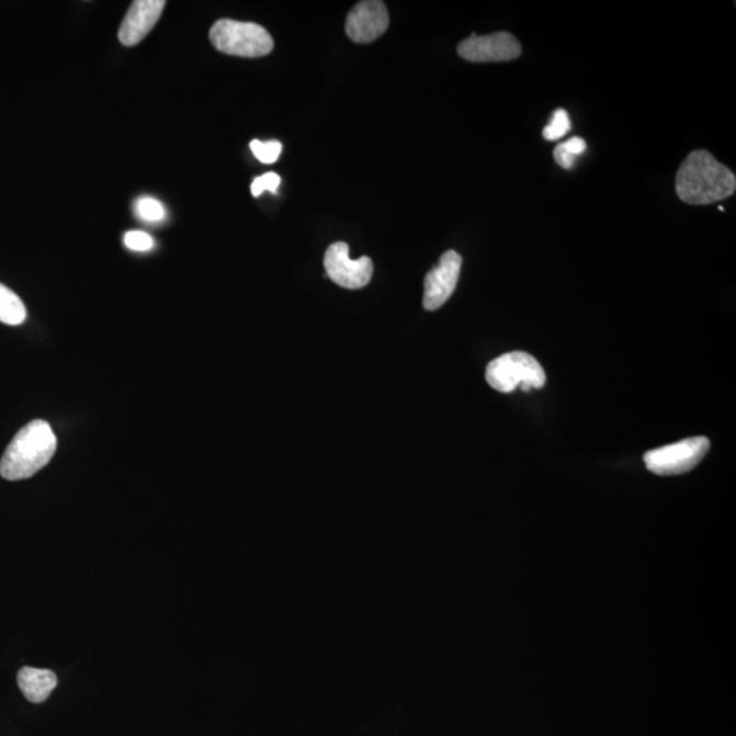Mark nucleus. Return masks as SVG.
<instances>
[{
  "mask_svg": "<svg viewBox=\"0 0 736 736\" xmlns=\"http://www.w3.org/2000/svg\"><path fill=\"white\" fill-rule=\"evenodd\" d=\"M735 190V173L707 150L691 151L679 167L676 191L684 204H715L733 196Z\"/></svg>",
  "mask_w": 736,
  "mask_h": 736,
  "instance_id": "nucleus-1",
  "label": "nucleus"
},
{
  "mask_svg": "<svg viewBox=\"0 0 736 736\" xmlns=\"http://www.w3.org/2000/svg\"><path fill=\"white\" fill-rule=\"evenodd\" d=\"M56 452V437L44 420H33L16 432L0 460V475L5 480L30 479L42 471Z\"/></svg>",
  "mask_w": 736,
  "mask_h": 736,
  "instance_id": "nucleus-2",
  "label": "nucleus"
},
{
  "mask_svg": "<svg viewBox=\"0 0 736 736\" xmlns=\"http://www.w3.org/2000/svg\"><path fill=\"white\" fill-rule=\"evenodd\" d=\"M210 37L213 46L220 53L241 58H262L274 48L271 33L252 22L217 21L212 26Z\"/></svg>",
  "mask_w": 736,
  "mask_h": 736,
  "instance_id": "nucleus-3",
  "label": "nucleus"
},
{
  "mask_svg": "<svg viewBox=\"0 0 736 736\" xmlns=\"http://www.w3.org/2000/svg\"><path fill=\"white\" fill-rule=\"evenodd\" d=\"M487 384L501 393H511L521 386L524 392L532 387L541 389L546 385L547 376L542 364L525 352L505 353L488 364Z\"/></svg>",
  "mask_w": 736,
  "mask_h": 736,
  "instance_id": "nucleus-4",
  "label": "nucleus"
},
{
  "mask_svg": "<svg viewBox=\"0 0 736 736\" xmlns=\"http://www.w3.org/2000/svg\"><path fill=\"white\" fill-rule=\"evenodd\" d=\"M706 437H693L645 453L646 468L660 476L687 474L695 468L710 451Z\"/></svg>",
  "mask_w": 736,
  "mask_h": 736,
  "instance_id": "nucleus-5",
  "label": "nucleus"
},
{
  "mask_svg": "<svg viewBox=\"0 0 736 736\" xmlns=\"http://www.w3.org/2000/svg\"><path fill=\"white\" fill-rule=\"evenodd\" d=\"M324 267L329 279L347 290L364 288L374 273L373 261L369 257L352 261L350 247L342 241H337L326 250Z\"/></svg>",
  "mask_w": 736,
  "mask_h": 736,
  "instance_id": "nucleus-6",
  "label": "nucleus"
},
{
  "mask_svg": "<svg viewBox=\"0 0 736 736\" xmlns=\"http://www.w3.org/2000/svg\"><path fill=\"white\" fill-rule=\"evenodd\" d=\"M522 47L509 32H497L492 35L476 36L475 33L457 47L461 58L472 64H499L519 58Z\"/></svg>",
  "mask_w": 736,
  "mask_h": 736,
  "instance_id": "nucleus-7",
  "label": "nucleus"
},
{
  "mask_svg": "<svg viewBox=\"0 0 736 736\" xmlns=\"http://www.w3.org/2000/svg\"><path fill=\"white\" fill-rule=\"evenodd\" d=\"M463 258L457 251L449 250L441 257L440 263L431 269L424 280L423 307L434 312L445 305L456 290Z\"/></svg>",
  "mask_w": 736,
  "mask_h": 736,
  "instance_id": "nucleus-8",
  "label": "nucleus"
},
{
  "mask_svg": "<svg viewBox=\"0 0 736 736\" xmlns=\"http://www.w3.org/2000/svg\"><path fill=\"white\" fill-rule=\"evenodd\" d=\"M389 13L384 2L366 0V2L353 5L351 13L347 16L346 32L352 42L373 43L384 35L389 27Z\"/></svg>",
  "mask_w": 736,
  "mask_h": 736,
  "instance_id": "nucleus-9",
  "label": "nucleus"
},
{
  "mask_svg": "<svg viewBox=\"0 0 736 736\" xmlns=\"http://www.w3.org/2000/svg\"><path fill=\"white\" fill-rule=\"evenodd\" d=\"M166 4L165 0H137V2H134L122 22L120 33H117L123 46L134 47L143 42L159 22Z\"/></svg>",
  "mask_w": 736,
  "mask_h": 736,
  "instance_id": "nucleus-10",
  "label": "nucleus"
},
{
  "mask_svg": "<svg viewBox=\"0 0 736 736\" xmlns=\"http://www.w3.org/2000/svg\"><path fill=\"white\" fill-rule=\"evenodd\" d=\"M16 681L25 699L35 704L46 701L58 684L55 672L33 667L21 668Z\"/></svg>",
  "mask_w": 736,
  "mask_h": 736,
  "instance_id": "nucleus-11",
  "label": "nucleus"
},
{
  "mask_svg": "<svg viewBox=\"0 0 736 736\" xmlns=\"http://www.w3.org/2000/svg\"><path fill=\"white\" fill-rule=\"evenodd\" d=\"M26 319V307L21 297L0 283V322L15 326Z\"/></svg>",
  "mask_w": 736,
  "mask_h": 736,
  "instance_id": "nucleus-12",
  "label": "nucleus"
},
{
  "mask_svg": "<svg viewBox=\"0 0 736 736\" xmlns=\"http://www.w3.org/2000/svg\"><path fill=\"white\" fill-rule=\"evenodd\" d=\"M571 123L569 114L565 110H556L552 121L543 128V138L546 140H556L565 137L570 132Z\"/></svg>",
  "mask_w": 736,
  "mask_h": 736,
  "instance_id": "nucleus-13",
  "label": "nucleus"
},
{
  "mask_svg": "<svg viewBox=\"0 0 736 736\" xmlns=\"http://www.w3.org/2000/svg\"><path fill=\"white\" fill-rule=\"evenodd\" d=\"M250 149L263 165H273V162L278 161L281 151H283V145L276 139L269 140V143H262L260 139H254L251 140Z\"/></svg>",
  "mask_w": 736,
  "mask_h": 736,
  "instance_id": "nucleus-14",
  "label": "nucleus"
},
{
  "mask_svg": "<svg viewBox=\"0 0 736 736\" xmlns=\"http://www.w3.org/2000/svg\"><path fill=\"white\" fill-rule=\"evenodd\" d=\"M138 216L146 222H160L166 216L165 207L154 199H143L137 205Z\"/></svg>",
  "mask_w": 736,
  "mask_h": 736,
  "instance_id": "nucleus-15",
  "label": "nucleus"
},
{
  "mask_svg": "<svg viewBox=\"0 0 736 736\" xmlns=\"http://www.w3.org/2000/svg\"><path fill=\"white\" fill-rule=\"evenodd\" d=\"M281 183V178L278 173L269 172L265 175L256 178L254 182L251 184V193L254 196H260L263 191H271V193H278L279 185Z\"/></svg>",
  "mask_w": 736,
  "mask_h": 736,
  "instance_id": "nucleus-16",
  "label": "nucleus"
},
{
  "mask_svg": "<svg viewBox=\"0 0 736 736\" xmlns=\"http://www.w3.org/2000/svg\"><path fill=\"white\" fill-rule=\"evenodd\" d=\"M125 245L134 251H148L154 247V239L148 234L132 230L125 236Z\"/></svg>",
  "mask_w": 736,
  "mask_h": 736,
  "instance_id": "nucleus-17",
  "label": "nucleus"
},
{
  "mask_svg": "<svg viewBox=\"0 0 736 736\" xmlns=\"http://www.w3.org/2000/svg\"><path fill=\"white\" fill-rule=\"evenodd\" d=\"M554 160L556 165L565 168V170H571L576 165L577 157L570 155L561 144L554 149Z\"/></svg>",
  "mask_w": 736,
  "mask_h": 736,
  "instance_id": "nucleus-18",
  "label": "nucleus"
},
{
  "mask_svg": "<svg viewBox=\"0 0 736 736\" xmlns=\"http://www.w3.org/2000/svg\"><path fill=\"white\" fill-rule=\"evenodd\" d=\"M564 148L569 151L570 155L573 156H580L584 154V151L587 150V143L580 137H573L569 140H566V143L562 144Z\"/></svg>",
  "mask_w": 736,
  "mask_h": 736,
  "instance_id": "nucleus-19",
  "label": "nucleus"
}]
</instances>
